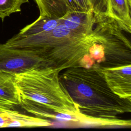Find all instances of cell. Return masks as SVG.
<instances>
[{
    "label": "cell",
    "mask_w": 131,
    "mask_h": 131,
    "mask_svg": "<svg viewBox=\"0 0 131 131\" xmlns=\"http://www.w3.org/2000/svg\"><path fill=\"white\" fill-rule=\"evenodd\" d=\"M85 36L77 34L61 22L52 30L33 36L16 35L5 44L12 48L38 52L60 71L71 67L93 68Z\"/></svg>",
    "instance_id": "3957f363"
},
{
    "label": "cell",
    "mask_w": 131,
    "mask_h": 131,
    "mask_svg": "<svg viewBox=\"0 0 131 131\" xmlns=\"http://www.w3.org/2000/svg\"><path fill=\"white\" fill-rule=\"evenodd\" d=\"M65 70L59 78L77 106L82 124L130 127V120L120 119L118 115L131 112V100L114 93L96 69L75 67Z\"/></svg>",
    "instance_id": "6da1fadb"
},
{
    "label": "cell",
    "mask_w": 131,
    "mask_h": 131,
    "mask_svg": "<svg viewBox=\"0 0 131 131\" xmlns=\"http://www.w3.org/2000/svg\"><path fill=\"white\" fill-rule=\"evenodd\" d=\"M28 2V0H0V18L4 20L11 14L20 12L21 5Z\"/></svg>",
    "instance_id": "4fadbf2b"
},
{
    "label": "cell",
    "mask_w": 131,
    "mask_h": 131,
    "mask_svg": "<svg viewBox=\"0 0 131 131\" xmlns=\"http://www.w3.org/2000/svg\"><path fill=\"white\" fill-rule=\"evenodd\" d=\"M117 23L111 18L95 22L87 36L89 55L94 68L131 64V45Z\"/></svg>",
    "instance_id": "277c9868"
},
{
    "label": "cell",
    "mask_w": 131,
    "mask_h": 131,
    "mask_svg": "<svg viewBox=\"0 0 131 131\" xmlns=\"http://www.w3.org/2000/svg\"><path fill=\"white\" fill-rule=\"evenodd\" d=\"M60 23V19L39 16L34 22L21 29L16 35L27 37L48 32L55 28Z\"/></svg>",
    "instance_id": "7c38bea8"
},
{
    "label": "cell",
    "mask_w": 131,
    "mask_h": 131,
    "mask_svg": "<svg viewBox=\"0 0 131 131\" xmlns=\"http://www.w3.org/2000/svg\"><path fill=\"white\" fill-rule=\"evenodd\" d=\"M95 69L114 93L121 98L131 100V64Z\"/></svg>",
    "instance_id": "52a82bcc"
},
{
    "label": "cell",
    "mask_w": 131,
    "mask_h": 131,
    "mask_svg": "<svg viewBox=\"0 0 131 131\" xmlns=\"http://www.w3.org/2000/svg\"><path fill=\"white\" fill-rule=\"evenodd\" d=\"M51 125L48 119L27 115L14 108L0 105V127H36Z\"/></svg>",
    "instance_id": "ba28073f"
},
{
    "label": "cell",
    "mask_w": 131,
    "mask_h": 131,
    "mask_svg": "<svg viewBox=\"0 0 131 131\" xmlns=\"http://www.w3.org/2000/svg\"><path fill=\"white\" fill-rule=\"evenodd\" d=\"M60 71L48 67L15 75L19 105L38 118L78 122L80 114L60 79Z\"/></svg>",
    "instance_id": "7a4b0ae2"
},
{
    "label": "cell",
    "mask_w": 131,
    "mask_h": 131,
    "mask_svg": "<svg viewBox=\"0 0 131 131\" xmlns=\"http://www.w3.org/2000/svg\"><path fill=\"white\" fill-rule=\"evenodd\" d=\"M78 8L86 11H92L89 0H69Z\"/></svg>",
    "instance_id": "5bb4252c"
},
{
    "label": "cell",
    "mask_w": 131,
    "mask_h": 131,
    "mask_svg": "<svg viewBox=\"0 0 131 131\" xmlns=\"http://www.w3.org/2000/svg\"><path fill=\"white\" fill-rule=\"evenodd\" d=\"M95 23L105 18L115 20L121 29L131 32V0H89Z\"/></svg>",
    "instance_id": "8992f818"
},
{
    "label": "cell",
    "mask_w": 131,
    "mask_h": 131,
    "mask_svg": "<svg viewBox=\"0 0 131 131\" xmlns=\"http://www.w3.org/2000/svg\"><path fill=\"white\" fill-rule=\"evenodd\" d=\"M60 20L72 32L85 37L91 34L95 25L93 12L79 8L69 10Z\"/></svg>",
    "instance_id": "9c48e42d"
},
{
    "label": "cell",
    "mask_w": 131,
    "mask_h": 131,
    "mask_svg": "<svg viewBox=\"0 0 131 131\" xmlns=\"http://www.w3.org/2000/svg\"><path fill=\"white\" fill-rule=\"evenodd\" d=\"M48 67L54 68L37 51L0 44V72L15 75L32 69Z\"/></svg>",
    "instance_id": "5b68a950"
},
{
    "label": "cell",
    "mask_w": 131,
    "mask_h": 131,
    "mask_svg": "<svg viewBox=\"0 0 131 131\" xmlns=\"http://www.w3.org/2000/svg\"><path fill=\"white\" fill-rule=\"evenodd\" d=\"M39 16L60 19L70 9L79 8L69 0H34ZM80 9V8H79Z\"/></svg>",
    "instance_id": "8fae6325"
},
{
    "label": "cell",
    "mask_w": 131,
    "mask_h": 131,
    "mask_svg": "<svg viewBox=\"0 0 131 131\" xmlns=\"http://www.w3.org/2000/svg\"><path fill=\"white\" fill-rule=\"evenodd\" d=\"M20 105L15 75L0 72V105L15 108Z\"/></svg>",
    "instance_id": "30bf717a"
}]
</instances>
